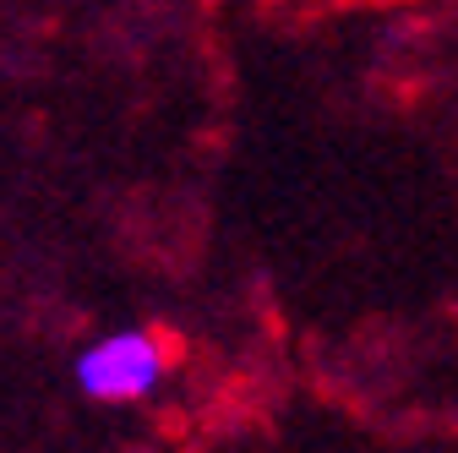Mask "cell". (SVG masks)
<instances>
[{"instance_id": "1", "label": "cell", "mask_w": 458, "mask_h": 453, "mask_svg": "<svg viewBox=\"0 0 458 453\" xmlns=\"http://www.w3.org/2000/svg\"><path fill=\"white\" fill-rule=\"evenodd\" d=\"M169 366H175V345L153 328H114V333H98L93 345L77 350V388L98 405H137L148 393L164 388Z\"/></svg>"}]
</instances>
